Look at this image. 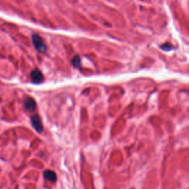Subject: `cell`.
I'll list each match as a JSON object with an SVG mask.
<instances>
[{
  "mask_svg": "<svg viewBox=\"0 0 189 189\" xmlns=\"http://www.w3.org/2000/svg\"><path fill=\"white\" fill-rule=\"evenodd\" d=\"M32 41L35 48L39 53H45L47 51V46L44 42L43 39L38 34H33L32 36Z\"/></svg>",
  "mask_w": 189,
  "mask_h": 189,
  "instance_id": "6da1fadb",
  "label": "cell"
},
{
  "mask_svg": "<svg viewBox=\"0 0 189 189\" xmlns=\"http://www.w3.org/2000/svg\"><path fill=\"white\" fill-rule=\"evenodd\" d=\"M30 78L32 82L34 84H40L44 81V75L40 70L36 69V70H33L31 73Z\"/></svg>",
  "mask_w": 189,
  "mask_h": 189,
  "instance_id": "7a4b0ae2",
  "label": "cell"
},
{
  "mask_svg": "<svg viewBox=\"0 0 189 189\" xmlns=\"http://www.w3.org/2000/svg\"><path fill=\"white\" fill-rule=\"evenodd\" d=\"M31 123H32L33 128L38 132H39V133L42 132V131H43V126H42L40 117L39 115H34L33 116L31 117Z\"/></svg>",
  "mask_w": 189,
  "mask_h": 189,
  "instance_id": "3957f363",
  "label": "cell"
},
{
  "mask_svg": "<svg viewBox=\"0 0 189 189\" xmlns=\"http://www.w3.org/2000/svg\"><path fill=\"white\" fill-rule=\"evenodd\" d=\"M24 106L28 111H34L36 109V102L34 100L31 98H27L24 101Z\"/></svg>",
  "mask_w": 189,
  "mask_h": 189,
  "instance_id": "277c9868",
  "label": "cell"
},
{
  "mask_svg": "<svg viewBox=\"0 0 189 189\" xmlns=\"http://www.w3.org/2000/svg\"><path fill=\"white\" fill-rule=\"evenodd\" d=\"M44 177L46 180L51 182H56L57 180V176L56 173L51 170H46L44 171Z\"/></svg>",
  "mask_w": 189,
  "mask_h": 189,
  "instance_id": "5b68a950",
  "label": "cell"
},
{
  "mask_svg": "<svg viewBox=\"0 0 189 189\" xmlns=\"http://www.w3.org/2000/svg\"><path fill=\"white\" fill-rule=\"evenodd\" d=\"M80 63H81V59L78 56H76L73 58V64L75 67H78L80 65Z\"/></svg>",
  "mask_w": 189,
  "mask_h": 189,
  "instance_id": "8992f818",
  "label": "cell"
}]
</instances>
